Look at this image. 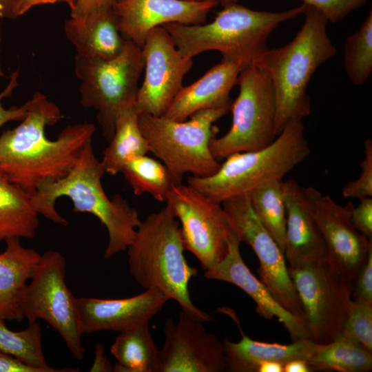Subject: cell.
I'll return each mask as SVG.
<instances>
[{"label":"cell","mask_w":372,"mask_h":372,"mask_svg":"<svg viewBox=\"0 0 372 372\" xmlns=\"http://www.w3.org/2000/svg\"><path fill=\"white\" fill-rule=\"evenodd\" d=\"M5 242L6 249L0 254V318L21 322L24 318L19 307L20 296L41 254L24 247L19 238H10Z\"/></svg>","instance_id":"obj_24"},{"label":"cell","mask_w":372,"mask_h":372,"mask_svg":"<svg viewBox=\"0 0 372 372\" xmlns=\"http://www.w3.org/2000/svg\"><path fill=\"white\" fill-rule=\"evenodd\" d=\"M63 30L76 54L81 56L110 59L121 52L125 43L118 31L113 6L70 17L65 21Z\"/></svg>","instance_id":"obj_22"},{"label":"cell","mask_w":372,"mask_h":372,"mask_svg":"<svg viewBox=\"0 0 372 372\" xmlns=\"http://www.w3.org/2000/svg\"><path fill=\"white\" fill-rule=\"evenodd\" d=\"M354 205H341L328 195L316 201L313 215L327 249V259L346 278L355 282L372 249V241L361 234L351 221Z\"/></svg>","instance_id":"obj_17"},{"label":"cell","mask_w":372,"mask_h":372,"mask_svg":"<svg viewBox=\"0 0 372 372\" xmlns=\"http://www.w3.org/2000/svg\"><path fill=\"white\" fill-rule=\"evenodd\" d=\"M19 125L0 134V171L8 180L32 195L41 184L63 177L83 146L92 138L93 123L65 127L55 140L45 134L47 126L61 118L59 107L36 92Z\"/></svg>","instance_id":"obj_1"},{"label":"cell","mask_w":372,"mask_h":372,"mask_svg":"<svg viewBox=\"0 0 372 372\" xmlns=\"http://www.w3.org/2000/svg\"><path fill=\"white\" fill-rule=\"evenodd\" d=\"M230 107L202 110L183 121L139 114V126L149 152L166 166L174 185L182 183L186 174L207 177L218 169L220 163L213 156L209 145L217 132L214 124Z\"/></svg>","instance_id":"obj_7"},{"label":"cell","mask_w":372,"mask_h":372,"mask_svg":"<svg viewBox=\"0 0 372 372\" xmlns=\"http://www.w3.org/2000/svg\"><path fill=\"white\" fill-rule=\"evenodd\" d=\"M306 4L282 12L257 11L237 3L223 7L207 24L162 25L170 35L180 54L191 59L200 53L216 50L222 59L254 64L268 49L267 39L282 22L302 14Z\"/></svg>","instance_id":"obj_5"},{"label":"cell","mask_w":372,"mask_h":372,"mask_svg":"<svg viewBox=\"0 0 372 372\" xmlns=\"http://www.w3.org/2000/svg\"><path fill=\"white\" fill-rule=\"evenodd\" d=\"M165 203L179 222L185 250L205 271L218 264L227 253L234 229L222 205L183 183L172 186Z\"/></svg>","instance_id":"obj_12"},{"label":"cell","mask_w":372,"mask_h":372,"mask_svg":"<svg viewBox=\"0 0 372 372\" xmlns=\"http://www.w3.org/2000/svg\"><path fill=\"white\" fill-rule=\"evenodd\" d=\"M187 1H205V0H187Z\"/></svg>","instance_id":"obj_49"},{"label":"cell","mask_w":372,"mask_h":372,"mask_svg":"<svg viewBox=\"0 0 372 372\" xmlns=\"http://www.w3.org/2000/svg\"><path fill=\"white\" fill-rule=\"evenodd\" d=\"M136 100L125 104L118 112L114 135L104 149L101 160L105 172L112 176L121 173L131 158L149 152L138 122Z\"/></svg>","instance_id":"obj_25"},{"label":"cell","mask_w":372,"mask_h":372,"mask_svg":"<svg viewBox=\"0 0 372 372\" xmlns=\"http://www.w3.org/2000/svg\"><path fill=\"white\" fill-rule=\"evenodd\" d=\"M352 300L372 305V249L355 280Z\"/></svg>","instance_id":"obj_36"},{"label":"cell","mask_w":372,"mask_h":372,"mask_svg":"<svg viewBox=\"0 0 372 372\" xmlns=\"http://www.w3.org/2000/svg\"><path fill=\"white\" fill-rule=\"evenodd\" d=\"M170 298L156 290L118 299L79 297L76 304L83 333L123 332L149 322Z\"/></svg>","instance_id":"obj_19"},{"label":"cell","mask_w":372,"mask_h":372,"mask_svg":"<svg viewBox=\"0 0 372 372\" xmlns=\"http://www.w3.org/2000/svg\"><path fill=\"white\" fill-rule=\"evenodd\" d=\"M127 250L130 272L143 288L162 292L203 322L212 320L191 300L189 282L198 271L187 262L179 222L166 205L141 221Z\"/></svg>","instance_id":"obj_4"},{"label":"cell","mask_w":372,"mask_h":372,"mask_svg":"<svg viewBox=\"0 0 372 372\" xmlns=\"http://www.w3.org/2000/svg\"><path fill=\"white\" fill-rule=\"evenodd\" d=\"M66 261L57 251L40 256L34 271L21 292L19 307L28 322L41 319L61 336L77 360L84 357L76 297L65 282Z\"/></svg>","instance_id":"obj_10"},{"label":"cell","mask_w":372,"mask_h":372,"mask_svg":"<svg viewBox=\"0 0 372 372\" xmlns=\"http://www.w3.org/2000/svg\"><path fill=\"white\" fill-rule=\"evenodd\" d=\"M364 158L360 163L361 173L355 180L349 181L342 188L344 198L360 199L372 197V141L364 144Z\"/></svg>","instance_id":"obj_34"},{"label":"cell","mask_w":372,"mask_h":372,"mask_svg":"<svg viewBox=\"0 0 372 372\" xmlns=\"http://www.w3.org/2000/svg\"><path fill=\"white\" fill-rule=\"evenodd\" d=\"M359 200V205L352 209L351 221L358 232L372 241V198L364 197Z\"/></svg>","instance_id":"obj_38"},{"label":"cell","mask_w":372,"mask_h":372,"mask_svg":"<svg viewBox=\"0 0 372 372\" xmlns=\"http://www.w3.org/2000/svg\"><path fill=\"white\" fill-rule=\"evenodd\" d=\"M322 12L328 22L342 20L352 11L360 8L368 0H302Z\"/></svg>","instance_id":"obj_35"},{"label":"cell","mask_w":372,"mask_h":372,"mask_svg":"<svg viewBox=\"0 0 372 372\" xmlns=\"http://www.w3.org/2000/svg\"><path fill=\"white\" fill-rule=\"evenodd\" d=\"M311 150L302 121L288 123L268 146L232 154L211 176H188L187 184L218 203L249 194L262 183L283 177L304 161Z\"/></svg>","instance_id":"obj_6"},{"label":"cell","mask_w":372,"mask_h":372,"mask_svg":"<svg viewBox=\"0 0 372 372\" xmlns=\"http://www.w3.org/2000/svg\"><path fill=\"white\" fill-rule=\"evenodd\" d=\"M91 372H110L114 371V366L105 355V348L101 344L95 347V356L93 364L90 368Z\"/></svg>","instance_id":"obj_41"},{"label":"cell","mask_w":372,"mask_h":372,"mask_svg":"<svg viewBox=\"0 0 372 372\" xmlns=\"http://www.w3.org/2000/svg\"><path fill=\"white\" fill-rule=\"evenodd\" d=\"M105 173L101 161L94 155L90 140L69 172L58 180L41 184L31 200L39 214L63 226L69 223L55 209L56 200L63 196L72 200L74 212L96 216L108 233L103 258L109 259L127 249L141 220L137 210L121 195L116 194L112 199L107 197L101 184Z\"/></svg>","instance_id":"obj_2"},{"label":"cell","mask_w":372,"mask_h":372,"mask_svg":"<svg viewBox=\"0 0 372 372\" xmlns=\"http://www.w3.org/2000/svg\"><path fill=\"white\" fill-rule=\"evenodd\" d=\"M0 351L9 353L43 372H78L79 369H54L48 366L43 355L41 329L37 321L30 322L21 331L9 329L0 318Z\"/></svg>","instance_id":"obj_30"},{"label":"cell","mask_w":372,"mask_h":372,"mask_svg":"<svg viewBox=\"0 0 372 372\" xmlns=\"http://www.w3.org/2000/svg\"><path fill=\"white\" fill-rule=\"evenodd\" d=\"M0 372H43L17 358L0 351Z\"/></svg>","instance_id":"obj_39"},{"label":"cell","mask_w":372,"mask_h":372,"mask_svg":"<svg viewBox=\"0 0 372 372\" xmlns=\"http://www.w3.org/2000/svg\"><path fill=\"white\" fill-rule=\"evenodd\" d=\"M38 216L31 195L0 171V242L13 237L34 238L39 227Z\"/></svg>","instance_id":"obj_26"},{"label":"cell","mask_w":372,"mask_h":372,"mask_svg":"<svg viewBox=\"0 0 372 372\" xmlns=\"http://www.w3.org/2000/svg\"><path fill=\"white\" fill-rule=\"evenodd\" d=\"M61 1L66 3L69 6L70 10H72L75 6L77 0H61Z\"/></svg>","instance_id":"obj_47"},{"label":"cell","mask_w":372,"mask_h":372,"mask_svg":"<svg viewBox=\"0 0 372 372\" xmlns=\"http://www.w3.org/2000/svg\"><path fill=\"white\" fill-rule=\"evenodd\" d=\"M239 94L231 104L232 123L223 136L214 137L210 150L217 161L242 152L269 145L276 138V99L273 86L266 72L252 64L240 72Z\"/></svg>","instance_id":"obj_9"},{"label":"cell","mask_w":372,"mask_h":372,"mask_svg":"<svg viewBox=\"0 0 372 372\" xmlns=\"http://www.w3.org/2000/svg\"><path fill=\"white\" fill-rule=\"evenodd\" d=\"M19 1V0H0V19H17Z\"/></svg>","instance_id":"obj_42"},{"label":"cell","mask_w":372,"mask_h":372,"mask_svg":"<svg viewBox=\"0 0 372 372\" xmlns=\"http://www.w3.org/2000/svg\"><path fill=\"white\" fill-rule=\"evenodd\" d=\"M315 344L309 338L294 340L289 344L260 342L242 332V338L238 342H223L225 371L258 372L259 366L266 362L284 365L293 360L307 361Z\"/></svg>","instance_id":"obj_23"},{"label":"cell","mask_w":372,"mask_h":372,"mask_svg":"<svg viewBox=\"0 0 372 372\" xmlns=\"http://www.w3.org/2000/svg\"><path fill=\"white\" fill-rule=\"evenodd\" d=\"M240 242L233 229L229 237L225 257L216 266L205 271L204 276L209 280L227 282L239 287L255 302L256 311L260 316L270 320L277 318L293 341L311 339L305 322L285 309L264 283L251 272L242 258Z\"/></svg>","instance_id":"obj_20"},{"label":"cell","mask_w":372,"mask_h":372,"mask_svg":"<svg viewBox=\"0 0 372 372\" xmlns=\"http://www.w3.org/2000/svg\"><path fill=\"white\" fill-rule=\"evenodd\" d=\"M144 66L141 48L130 41H125L121 52L110 59L75 55L74 72L81 81L80 103L97 111V121L108 143L114 135L118 110L136 100Z\"/></svg>","instance_id":"obj_8"},{"label":"cell","mask_w":372,"mask_h":372,"mask_svg":"<svg viewBox=\"0 0 372 372\" xmlns=\"http://www.w3.org/2000/svg\"><path fill=\"white\" fill-rule=\"evenodd\" d=\"M218 0H114L118 31L125 41L142 48L153 28L169 23L200 25Z\"/></svg>","instance_id":"obj_16"},{"label":"cell","mask_w":372,"mask_h":372,"mask_svg":"<svg viewBox=\"0 0 372 372\" xmlns=\"http://www.w3.org/2000/svg\"><path fill=\"white\" fill-rule=\"evenodd\" d=\"M304 309L310 338L326 344L340 335L352 300L354 281L342 275L327 258L288 267Z\"/></svg>","instance_id":"obj_11"},{"label":"cell","mask_w":372,"mask_h":372,"mask_svg":"<svg viewBox=\"0 0 372 372\" xmlns=\"http://www.w3.org/2000/svg\"><path fill=\"white\" fill-rule=\"evenodd\" d=\"M203 322L182 309L177 322L166 320L156 372L225 371L223 342Z\"/></svg>","instance_id":"obj_15"},{"label":"cell","mask_w":372,"mask_h":372,"mask_svg":"<svg viewBox=\"0 0 372 372\" xmlns=\"http://www.w3.org/2000/svg\"><path fill=\"white\" fill-rule=\"evenodd\" d=\"M302 14L304 23L294 38L284 46L268 48L254 63L266 72L273 88L276 136L288 123L310 114L309 81L318 68L337 53L322 12L306 4Z\"/></svg>","instance_id":"obj_3"},{"label":"cell","mask_w":372,"mask_h":372,"mask_svg":"<svg viewBox=\"0 0 372 372\" xmlns=\"http://www.w3.org/2000/svg\"><path fill=\"white\" fill-rule=\"evenodd\" d=\"M145 77L138 87L136 105L139 114L164 116L183 87V79L192 66L183 57L162 26L152 29L141 48Z\"/></svg>","instance_id":"obj_14"},{"label":"cell","mask_w":372,"mask_h":372,"mask_svg":"<svg viewBox=\"0 0 372 372\" xmlns=\"http://www.w3.org/2000/svg\"><path fill=\"white\" fill-rule=\"evenodd\" d=\"M221 205L240 241L249 245L256 254L260 265L259 279L285 309L305 322L284 253L254 213L249 195L227 199Z\"/></svg>","instance_id":"obj_13"},{"label":"cell","mask_w":372,"mask_h":372,"mask_svg":"<svg viewBox=\"0 0 372 372\" xmlns=\"http://www.w3.org/2000/svg\"><path fill=\"white\" fill-rule=\"evenodd\" d=\"M114 0H77L70 17H76L103 7L113 6Z\"/></svg>","instance_id":"obj_40"},{"label":"cell","mask_w":372,"mask_h":372,"mask_svg":"<svg viewBox=\"0 0 372 372\" xmlns=\"http://www.w3.org/2000/svg\"><path fill=\"white\" fill-rule=\"evenodd\" d=\"M249 195L254 213L284 253L286 206L283 179L265 182Z\"/></svg>","instance_id":"obj_29"},{"label":"cell","mask_w":372,"mask_h":372,"mask_svg":"<svg viewBox=\"0 0 372 372\" xmlns=\"http://www.w3.org/2000/svg\"><path fill=\"white\" fill-rule=\"evenodd\" d=\"M115 372H156L159 349L149 322L121 332L111 347Z\"/></svg>","instance_id":"obj_27"},{"label":"cell","mask_w":372,"mask_h":372,"mask_svg":"<svg viewBox=\"0 0 372 372\" xmlns=\"http://www.w3.org/2000/svg\"><path fill=\"white\" fill-rule=\"evenodd\" d=\"M346 73L355 86L364 85L372 72V12L344 43Z\"/></svg>","instance_id":"obj_32"},{"label":"cell","mask_w":372,"mask_h":372,"mask_svg":"<svg viewBox=\"0 0 372 372\" xmlns=\"http://www.w3.org/2000/svg\"><path fill=\"white\" fill-rule=\"evenodd\" d=\"M3 75H4V73H3V68H2L1 61V57H0V78L3 76Z\"/></svg>","instance_id":"obj_48"},{"label":"cell","mask_w":372,"mask_h":372,"mask_svg":"<svg viewBox=\"0 0 372 372\" xmlns=\"http://www.w3.org/2000/svg\"><path fill=\"white\" fill-rule=\"evenodd\" d=\"M121 173L132 188L134 195L149 194L160 202H165L174 185L166 166L161 161L146 154L131 158Z\"/></svg>","instance_id":"obj_31"},{"label":"cell","mask_w":372,"mask_h":372,"mask_svg":"<svg viewBox=\"0 0 372 372\" xmlns=\"http://www.w3.org/2000/svg\"><path fill=\"white\" fill-rule=\"evenodd\" d=\"M219 3H220L223 7L232 4L238 3L239 0H218Z\"/></svg>","instance_id":"obj_46"},{"label":"cell","mask_w":372,"mask_h":372,"mask_svg":"<svg viewBox=\"0 0 372 372\" xmlns=\"http://www.w3.org/2000/svg\"><path fill=\"white\" fill-rule=\"evenodd\" d=\"M307 362L313 371L369 372L372 353L355 342L338 338L326 344L316 343Z\"/></svg>","instance_id":"obj_28"},{"label":"cell","mask_w":372,"mask_h":372,"mask_svg":"<svg viewBox=\"0 0 372 372\" xmlns=\"http://www.w3.org/2000/svg\"><path fill=\"white\" fill-rule=\"evenodd\" d=\"M338 338L355 342L372 353V305L352 300Z\"/></svg>","instance_id":"obj_33"},{"label":"cell","mask_w":372,"mask_h":372,"mask_svg":"<svg viewBox=\"0 0 372 372\" xmlns=\"http://www.w3.org/2000/svg\"><path fill=\"white\" fill-rule=\"evenodd\" d=\"M321 194L316 188L303 187L294 179L284 180V255L289 267L327 258L325 242L313 215L316 201Z\"/></svg>","instance_id":"obj_18"},{"label":"cell","mask_w":372,"mask_h":372,"mask_svg":"<svg viewBox=\"0 0 372 372\" xmlns=\"http://www.w3.org/2000/svg\"><path fill=\"white\" fill-rule=\"evenodd\" d=\"M243 68L239 62L222 59L194 83L183 86L164 116L183 121L202 110L230 107L231 90Z\"/></svg>","instance_id":"obj_21"},{"label":"cell","mask_w":372,"mask_h":372,"mask_svg":"<svg viewBox=\"0 0 372 372\" xmlns=\"http://www.w3.org/2000/svg\"><path fill=\"white\" fill-rule=\"evenodd\" d=\"M313 371L306 360H293L283 366V372H311Z\"/></svg>","instance_id":"obj_44"},{"label":"cell","mask_w":372,"mask_h":372,"mask_svg":"<svg viewBox=\"0 0 372 372\" xmlns=\"http://www.w3.org/2000/svg\"><path fill=\"white\" fill-rule=\"evenodd\" d=\"M283 366L276 362H266L259 366L258 372H283Z\"/></svg>","instance_id":"obj_45"},{"label":"cell","mask_w":372,"mask_h":372,"mask_svg":"<svg viewBox=\"0 0 372 372\" xmlns=\"http://www.w3.org/2000/svg\"><path fill=\"white\" fill-rule=\"evenodd\" d=\"M60 1L61 0H19L17 8L18 17L24 14L34 6L43 4H53Z\"/></svg>","instance_id":"obj_43"},{"label":"cell","mask_w":372,"mask_h":372,"mask_svg":"<svg viewBox=\"0 0 372 372\" xmlns=\"http://www.w3.org/2000/svg\"><path fill=\"white\" fill-rule=\"evenodd\" d=\"M19 70L14 71L10 76V81L5 89L0 92V127L10 121H21L27 114L30 106V101L25 102L20 107H12L6 109L1 104L4 98L10 97L14 90L18 85Z\"/></svg>","instance_id":"obj_37"}]
</instances>
